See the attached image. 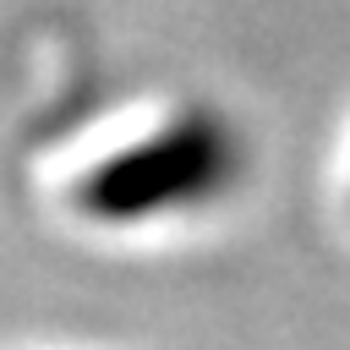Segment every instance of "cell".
<instances>
[{
	"mask_svg": "<svg viewBox=\"0 0 350 350\" xmlns=\"http://www.w3.org/2000/svg\"><path fill=\"white\" fill-rule=\"evenodd\" d=\"M219 175H224L219 131L180 126V131H164L159 142L115 159L109 170H98L88 180V208L109 213V219L159 213V208H175V202H197Z\"/></svg>",
	"mask_w": 350,
	"mask_h": 350,
	"instance_id": "obj_1",
	"label": "cell"
}]
</instances>
